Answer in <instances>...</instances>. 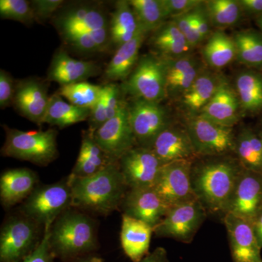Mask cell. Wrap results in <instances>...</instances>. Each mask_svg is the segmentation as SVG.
Returning a JSON list of instances; mask_svg holds the SVG:
<instances>
[{"label":"cell","mask_w":262,"mask_h":262,"mask_svg":"<svg viewBox=\"0 0 262 262\" xmlns=\"http://www.w3.org/2000/svg\"><path fill=\"white\" fill-rule=\"evenodd\" d=\"M72 208L99 215H108L121 206L128 191L118 160L89 177L69 176Z\"/></svg>","instance_id":"cell-1"},{"label":"cell","mask_w":262,"mask_h":262,"mask_svg":"<svg viewBox=\"0 0 262 262\" xmlns=\"http://www.w3.org/2000/svg\"><path fill=\"white\" fill-rule=\"evenodd\" d=\"M242 170L239 162L230 158L211 160L193 166L194 194L207 211L224 215L227 213Z\"/></svg>","instance_id":"cell-2"},{"label":"cell","mask_w":262,"mask_h":262,"mask_svg":"<svg viewBox=\"0 0 262 262\" xmlns=\"http://www.w3.org/2000/svg\"><path fill=\"white\" fill-rule=\"evenodd\" d=\"M50 246L62 262L94 253L98 248L96 222L77 209L69 208L50 229Z\"/></svg>","instance_id":"cell-3"},{"label":"cell","mask_w":262,"mask_h":262,"mask_svg":"<svg viewBox=\"0 0 262 262\" xmlns=\"http://www.w3.org/2000/svg\"><path fill=\"white\" fill-rule=\"evenodd\" d=\"M6 138L2 155L39 166H47L58 156L57 131H24L4 126Z\"/></svg>","instance_id":"cell-4"},{"label":"cell","mask_w":262,"mask_h":262,"mask_svg":"<svg viewBox=\"0 0 262 262\" xmlns=\"http://www.w3.org/2000/svg\"><path fill=\"white\" fill-rule=\"evenodd\" d=\"M102 8L96 5L78 4L64 8L53 18L62 39L75 34H90L101 51L111 41L110 24Z\"/></svg>","instance_id":"cell-5"},{"label":"cell","mask_w":262,"mask_h":262,"mask_svg":"<svg viewBox=\"0 0 262 262\" xmlns=\"http://www.w3.org/2000/svg\"><path fill=\"white\" fill-rule=\"evenodd\" d=\"M72 194L69 177L54 184L38 185L23 202L22 214L38 225L51 226L61 213L72 208Z\"/></svg>","instance_id":"cell-6"},{"label":"cell","mask_w":262,"mask_h":262,"mask_svg":"<svg viewBox=\"0 0 262 262\" xmlns=\"http://www.w3.org/2000/svg\"><path fill=\"white\" fill-rule=\"evenodd\" d=\"M121 89L134 98L160 103L167 97L166 74L163 59L152 54L141 56Z\"/></svg>","instance_id":"cell-7"},{"label":"cell","mask_w":262,"mask_h":262,"mask_svg":"<svg viewBox=\"0 0 262 262\" xmlns=\"http://www.w3.org/2000/svg\"><path fill=\"white\" fill-rule=\"evenodd\" d=\"M22 214L5 221L0 232V262H21L37 248L39 227Z\"/></svg>","instance_id":"cell-8"},{"label":"cell","mask_w":262,"mask_h":262,"mask_svg":"<svg viewBox=\"0 0 262 262\" xmlns=\"http://www.w3.org/2000/svg\"><path fill=\"white\" fill-rule=\"evenodd\" d=\"M186 128L198 156H222L235 149L233 127L196 115L189 116Z\"/></svg>","instance_id":"cell-9"},{"label":"cell","mask_w":262,"mask_h":262,"mask_svg":"<svg viewBox=\"0 0 262 262\" xmlns=\"http://www.w3.org/2000/svg\"><path fill=\"white\" fill-rule=\"evenodd\" d=\"M208 215L198 199L170 207L160 223L154 228L157 236L170 237L189 244Z\"/></svg>","instance_id":"cell-10"},{"label":"cell","mask_w":262,"mask_h":262,"mask_svg":"<svg viewBox=\"0 0 262 262\" xmlns=\"http://www.w3.org/2000/svg\"><path fill=\"white\" fill-rule=\"evenodd\" d=\"M129 120L138 146L148 148L170 125L166 110L160 103L134 98L127 103Z\"/></svg>","instance_id":"cell-11"},{"label":"cell","mask_w":262,"mask_h":262,"mask_svg":"<svg viewBox=\"0 0 262 262\" xmlns=\"http://www.w3.org/2000/svg\"><path fill=\"white\" fill-rule=\"evenodd\" d=\"M193 160H181L165 164L154 189L169 207L198 199L192 181Z\"/></svg>","instance_id":"cell-12"},{"label":"cell","mask_w":262,"mask_h":262,"mask_svg":"<svg viewBox=\"0 0 262 262\" xmlns=\"http://www.w3.org/2000/svg\"><path fill=\"white\" fill-rule=\"evenodd\" d=\"M118 163L129 189L154 187L163 165L151 149L137 146Z\"/></svg>","instance_id":"cell-13"},{"label":"cell","mask_w":262,"mask_h":262,"mask_svg":"<svg viewBox=\"0 0 262 262\" xmlns=\"http://www.w3.org/2000/svg\"><path fill=\"white\" fill-rule=\"evenodd\" d=\"M92 136L98 145L114 160H119L127 151L135 147L137 143L129 120L126 101L122 103L117 115Z\"/></svg>","instance_id":"cell-14"},{"label":"cell","mask_w":262,"mask_h":262,"mask_svg":"<svg viewBox=\"0 0 262 262\" xmlns=\"http://www.w3.org/2000/svg\"><path fill=\"white\" fill-rule=\"evenodd\" d=\"M261 210L262 173L243 168L227 213L239 217L252 225Z\"/></svg>","instance_id":"cell-15"},{"label":"cell","mask_w":262,"mask_h":262,"mask_svg":"<svg viewBox=\"0 0 262 262\" xmlns=\"http://www.w3.org/2000/svg\"><path fill=\"white\" fill-rule=\"evenodd\" d=\"M123 214L145 222L154 229L168 213L170 207L154 188L128 189L121 206Z\"/></svg>","instance_id":"cell-16"},{"label":"cell","mask_w":262,"mask_h":262,"mask_svg":"<svg viewBox=\"0 0 262 262\" xmlns=\"http://www.w3.org/2000/svg\"><path fill=\"white\" fill-rule=\"evenodd\" d=\"M149 149L163 165L181 160H193L196 155L186 127L170 124L157 136Z\"/></svg>","instance_id":"cell-17"},{"label":"cell","mask_w":262,"mask_h":262,"mask_svg":"<svg viewBox=\"0 0 262 262\" xmlns=\"http://www.w3.org/2000/svg\"><path fill=\"white\" fill-rule=\"evenodd\" d=\"M233 262H262L261 250L252 225L239 217L224 215Z\"/></svg>","instance_id":"cell-18"},{"label":"cell","mask_w":262,"mask_h":262,"mask_svg":"<svg viewBox=\"0 0 262 262\" xmlns=\"http://www.w3.org/2000/svg\"><path fill=\"white\" fill-rule=\"evenodd\" d=\"M50 98L44 82L38 79H27L15 85L13 103L22 116L41 125L47 111Z\"/></svg>","instance_id":"cell-19"},{"label":"cell","mask_w":262,"mask_h":262,"mask_svg":"<svg viewBox=\"0 0 262 262\" xmlns=\"http://www.w3.org/2000/svg\"><path fill=\"white\" fill-rule=\"evenodd\" d=\"M241 112V104L235 90L225 78H222L211 101L198 115L215 123L233 127L239 121Z\"/></svg>","instance_id":"cell-20"},{"label":"cell","mask_w":262,"mask_h":262,"mask_svg":"<svg viewBox=\"0 0 262 262\" xmlns=\"http://www.w3.org/2000/svg\"><path fill=\"white\" fill-rule=\"evenodd\" d=\"M39 179L29 168L10 169L0 177V198L3 205L10 207L24 202L38 186Z\"/></svg>","instance_id":"cell-21"},{"label":"cell","mask_w":262,"mask_h":262,"mask_svg":"<svg viewBox=\"0 0 262 262\" xmlns=\"http://www.w3.org/2000/svg\"><path fill=\"white\" fill-rule=\"evenodd\" d=\"M152 227L145 222L122 214L120 241L125 255L133 262H139L149 254Z\"/></svg>","instance_id":"cell-22"},{"label":"cell","mask_w":262,"mask_h":262,"mask_svg":"<svg viewBox=\"0 0 262 262\" xmlns=\"http://www.w3.org/2000/svg\"><path fill=\"white\" fill-rule=\"evenodd\" d=\"M98 68L92 62L75 59L64 51H58L53 56L48 71V80L62 85L84 82L97 75Z\"/></svg>","instance_id":"cell-23"},{"label":"cell","mask_w":262,"mask_h":262,"mask_svg":"<svg viewBox=\"0 0 262 262\" xmlns=\"http://www.w3.org/2000/svg\"><path fill=\"white\" fill-rule=\"evenodd\" d=\"M146 35L141 29L131 40L118 48L105 70L106 80L125 82L128 78L139 61V51Z\"/></svg>","instance_id":"cell-24"},{"label":"cell","mask_w":262,"mask_h":262,"mask_svg":"<svg viewBox=\"0 0 262 262\" xmlns=\"http://www.w3.org/2000/svg\"><path fill=\"white\" fill-rule=\"evenodd\" d=\"M116 161L110 156L95 141L94 136L88 132L82 136L78 158L71 176L74 177H89L101 171L108 165Z\"/></svg>","instance_id":"cell-25"},{"label":"cell","mask_w":262,"mask_h":262,"mask_svg":"<svg viewBox=\"0 0 262 262\" xmlns=\"http://www.w3.org/2000/svg\"><path fill=\"white\" fill-rule=\"evenodd\" d=\"M222 80V77L212 71H201L191 87L180 98L183 106L190 113V116L200 114L211 101Z\"/></svg>","instance_id":"cell-26"},{"label":"cell","mask_w":262,"mask_h":262,"mask_svg":"<svg viewBox=\"0 0 262 262\" xmlns=\"http://www.w3.org/2000/svg\"><path fill=\"white\" fill-rule=\"evenodd\" d=\"M151 44L162 58H176L192 54L194 50L173 20L165 22L155 31Z\"/></svg>","instance_id":"cell-27"},{"label":"cell","mask_w":262,"mask_h":262,"mask_svg":"<svg viewBox=\"0 0 262 262\" xmlns=\"http://www.w3.org/2000/svg\"><path fill=\"white\" fill-rule=\"evenodd\" d=\"M234 90L237 93L241 111L257 113L262 110V75L257 71H241L236 76Z\"/></svg>","instance_id":"cell-28"},{"label":"cell","mask_w":262,"mask_h":262,"mask_svg":"<svg viewBox=\"0 0 262 262\" xmlns=\"http://www.w3.org/2000/svg\"><path fill=\"white\" fill-rule=\"evenodd\" d=\"M203 59L213 70L225 68L237 57V50L233 38L223 31L212 33L202 50Z\"/></svg>","instance_id":"cell-29"},{"label":"cell","mask_w":262,"mask_h":262,"mask_svg":"<svg viewBox=\"0 0 262 262\" xmlns=\"http://www.w3.org/2000/svg\"><path fill=\"white\" fill-rule=\"evenodd\" d=\"M128 1L117 2L110 22L111 42L117 48L131 40L140 30Z\"/></svg>","instance_id":"cell-30"},{"label":"cell","mask_w":262,"mask_h":262,"mask_svg":"<svg viewBox=\"0 0 262 262\" xmlns=\"http://www.w3.org/2000/svg\"><path fill=\"white\" fill-rule=\"evenodd\" d=\"M91 110L78 107L70 102H66L61 96L57 94L50 98L43 123L63 128L89 120Z\"/></svg>","instance_id":"cell-31"},{"label":"cell","mask_w":262,"mask_h":262,"mask_svg":"<svg viewBox=\"0 0 262 262\" xmlns=\"http://www.w3.org/2000/svg\"><path fill=\"white\" fill-rule=\"evenodd\" d=\"M243 168L262 173V139L251 129H244L236 138L235 149Z\"/></svg>","instance_id":"cell-32"},{"label":"cell","mask_w":262,"mask_h":262,"mask_svg":"<svg viewBox=\"0 0 262 262\" xmlns=\"http://www.w3.org/2000/svg\"><path fill=\"white\" fill-rule=\"evenodd\" d=\"M233 38L237 61L251 68L262 70V34L253 29L239 31Z\"/></svg>","instance_id":"cell-33"},{"label":"cell","mask_w":262,"mask_h":262,"mask_svg":"<svg viewBox=\"0 0 262 262\" xmlns=\"http://www.w3.org/2000/svg\"><path fill=\"white\" fill-rule=\"evenodd\" d=\"M139 27L146 34L155 32L167 19L161 0H130Z\"/></svg>","instance_id":"cell-34"},{"label":"cell","mask_w":262,"mask_h":262,"mask_svg":"<svg viewBox=\"0 0 262 262\" xmlns=\"http://www.w3.org/2000/svg\"><path fill=\"white\" fill-rule=\"evenodd\" d=\"M212 27L227 28L241 20L243 10L236 0H208L204 1Z\"/></svg>","instance_id":"cell-35"},{"label":"cell","mask_w":262,"mask_h":262,"mask_svg":"<svg viewBox=\"0 0 262 262\" xmlns=\"http://www.w3.org/2000/svg\"><path fill=\"white\" fill-rule=\"evenodd\" d=\"M102 91L103 86L84 81L61 86L58 94L76 106L91 110L101 97Z\"/></svg>","instance_id":"cell-36"},{"label":"cell","mask_w":262,"mask_h":262,"mask_svg":"<svg viewBox=\"0 0 262 262\" xmlns=\"http://www.w3.org/2000/svg\"><path fill=\"white\" fill-rule=\"evenodd\" d=\"M0 16L25 24L35 20L31 3L26 0H1Z\"/></svg>","instance_id":"cell-37"},{"label":"cell","mask_w":262,"mask_h":262,"mask_svg":"<svg viewBox=\"0 0 262 262\" xmlns=\"http://www.w3.org/2000/svg\"><path fill=\"white\" fill-rule=\"evenodd\" d=\"M182 33L188 44L194 49L203 42L193 20L192 11L171 19Z\"/></svg>","instance_id":"cell-38"},{"label":"cell","mask_w":262,"mask_h":262,"mask_svg":"<svg viewBox=\"0 0 262 262\" xmlns=\"http://www.w3.org/2000/svg\"><path fill=\"white\" fill-rule=\"evenodd\" d=\"M51 226H48L44 228L40 242L29 256L21 262H56V257L52 253L50 246L49 237L50 229Z\"/></svg>","instance_id":"cell-39"},{"label":"cell","mask_w":262,"mask_h":262,"mask_svg":"<svg viewBox=\"0 0 262 262\" xmlns=\"http://www.w3.org/2000/svg\"><path fill=\"white\" fill-rule=\"evenodd\" d=\"M167 18H173L189 13L198 6L201 0H161Z\"/></svg>","instance_id":"cell-40"},{"label":"cell","mask_w":262,"mask_h":262,"mask_svg":"<svg viewBox=\"0 0 262 262\" xmlns=\"http://www.w3.org/2000/svg\"><path fill=\"white\" fill-rule=\"evenodd\" d=\"M121 88L115 83L103 86L108 120L117 115L124 102V100L121 98Z\"/></svg>","instance_id":"cell-41"},{"label":"cell","mask_w":262,"mask_h":262,"mask_svg":"<svg viewBox=\"0 0 262 262\" xmlns=\"http://www.w3.org/2000/svg\"><path fill=\"white\" fill-rule=\"evenodd\" d=\"M62 0H34L31 5L36 20H47L63 5Z\"/></svg>","instance_id":"cell-42"},{"label":"cell","mask_w":262,"mask_h":262,"mask_svg":"<svg viewBox=\"0 0 262 262\" xmlns=\"http://www.w3.org/2000/svg\"><path fill=\"white\" fill-rule=\"evenodd\" d=\"M15 85L13 77L6 71L0 70V107L5 108L13 103Z\"/></svg>","instance_id":"cell-43"},{"label":"cell","mask_w":262,"mask_h":262,"mask_svg":"<svg viewBox=\"0 0 262 262\" xmlns=\"http://www.w3.org/2000/svg\"><path fill=\"white\" fill-rule=\"evenodd\" d=\"M89 120V132L92 135L108 120L103 86L101 97L98 99L97 103L94 105V107L91 110V115H90Z\"/></svg>","instance_id":"cell-44"},{"label":"cell","mask_w":262,"mask_h":262,"mask_svg":"<svg viewBox=\"0 0 262 262\" xmlns=\"http://www.w3.org/2000/svg\"><path fill=\"white\" fill-rule=\"evenodd\" d=\"M192 15L202 39L203 41L206 40L207 38L211 36L212 25L204 1L192 10Z\"/></svg>","instance_id":"cell-45"},{"label":"cell","mask_w":262,"mask_h":262,"mask_svg":"<svg viewBox=\"0 0 262 262\" xmlns=\"http://www.w3.org/2000/svg\"><path fill=\"white\" fill-rule=\"evenodd\" d=\"M244 13L256 16L262 14V0H239Z\"/></svg>","instance_id":"cell-46"},{"label":"cell","mask_w":262,"mask_h":262,"mask_svg":"<svg viewBox=\"0 0 262 262\" xmlns=\"http://www.w3.org/2000/svg\"><path fill=\"white\" fill-rule=\"evenodd\" d=\"M139 262H168V253L163 247H158Z\"/></svg>","instance_id":"cell-47"},{"label":"cell","mask_w":262,"mask_h":262,"mask_svg":"<svg viewBox=\"0 0 262 262\" xmlns=\"http://www.w3.org/2000/svg\"><path fill=\"white\" fill-rule=\"evenodd\" d=\"M253 232L260 248H262V210L252 223Z\"/></svg>","instance_id":"cell-48"},{"label":"cell","mask_w":262,"mask_h":262,"mask_svg":"<svg viewBox=\"0 0 262 262\" xmlns=\"http://www.w3.org/2000/svg\"><path fill=\"white\" fill-rule=\"evenodd\" d=\"M64 262H103V259L94 253H91Z\"/></svg>","instance_id":"cell-49"},{"label":"cell","mask_w":262,"mask_h":262,"mask_svg":"<svg viewBox=\"0 0 262 262\" xmlns=\"http://www.w3.org/2000/svg\"><path fill=\"white\" fill-rule=\"evenodd\" d=\"M256 22L258 28L260 29V32L262 34V14L256 17Z\"/></svg>","instance_id":"cell-50"},{"label":"cell","mask_w":262,"mask_h":262,"mask_svg":"<svg viewBox=\"0 0 262 262\" xmlns=\"http://www.w3.org/2000/svg\"><path fill=\"white\" fill-rule=\"evenodd\" d=\"M260 136H261V139H262V134H261V135H260Z\"/></svg>","instance_id":"cell-51"}]
</instances>
